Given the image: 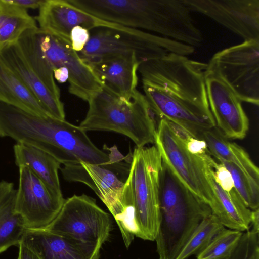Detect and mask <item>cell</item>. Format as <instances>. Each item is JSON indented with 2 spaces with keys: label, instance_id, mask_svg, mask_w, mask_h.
<instances>
[{
  "label": "cell",
  "instance_id": "6da1fadb",
  "mask_svg": "<svg viewBox=\"0 0 259 259\" xmlns=\"http://www.w3.org/2000/svg\"><path fill=\"white\" fill-rule=\"evenodd\" d=\"M207 63L169 53L140 63L138 72L149 105L158 120L164 119L191 136L215 126L206 92Z\"/></svg>",
  "mask_w": 259,
  "mask_h": 259
},
{
  "label": "cell",
  "instance_id": "7a4b0ae2",
  "mask_svg": "<svg viewBox=\"0 0 259 259\" xmlns=\"http://www.w3.org/2000/svg\"><path fill=\"white\" fill-rule=\"evenodd\" d=\"M0 137L39 149L63 165L111 163L110 154L98 148L79 126L51 116L32 114L8 104L0 109Z\"/></svg>",
  "mask_w": 259,
  "mask_h": 259
},
{
  "label": "cell",
  "instance_id": "3957f363",
  "mask_svg": "<svg viewBox=\"0 0 259 259\" xmlns=\"http://www.w3.org/2000/svg\"><path fill=\"white\" fill-rule=\"evenodd\" d=\"M160 222L155 241L159 259H176L199 224L212 214L162 161L160 181Z\"/></svg>",
  "mask_w": 259,
  "mask_h": 259
},
{
  "label": "cell",
  "instance_id": "277c9868",
  "mask_svg": "<svg viewBox=\"0 0 259 259\" xmlns=\"http://www.w3.org/2000/svg\"><path fill=\"white\" fill-rule=\"evenodd\" d=\"M88 102L87 113L79 125L85 132L121 134L132 140L137 148L155 144L158 119L145 95L137 89L128 100L103 87Z\"/></svg>",
  "mask_w": 259,
  "mask_h": 259
},
{
  "label": "cell",
  "instance_id": "5b68a950",
  "mask_svg": "<svg viewBox=\"0 0 259 259\" xmlns=\"http://www.w3.org/2000/svg\"><path fill=\"white\" fill-rule=\"evenodd\" d=\"M89 31L88 42L78 52L87 64L129 55H135L141 63L169 53L187 56L195 51V48L183 43L106 21Z\"/></svg>",
  "mask_w": 259,
  "mask_h": 259
},
{
  "label": "cell",
  "instance_id": "8992f818",
  "mask_svg": "<svg viewBox=\"0 0 259 259\" xmlns=\"http://www.w3.org/2000/svg\"><path fill=\"white\" fill-rule=\"evenodd\" d=\"M161 155L154 145L136 147L125 181L132 198L136 236L155 241L160 222Z\"/></svg>",
  "mask_w": 259,
  "mask_h": 259
},
{
  "label": "cell",
  "instance_id": "52a82bcc",
  "mask_svg": "<svg viewBox=\"0 0 259 259\" xmlns=\"http://www.w3.org/2000/svg\"><path fill=\"white\" fill-rule=\"evenodd\" d=\"M38 28L24 33L0 51L4 63L23 82L51 116L65 120L64 104L53 71L39 48Z\"/></svg>",
  "mask_w": 259,
  "mask_h": 259
},
{
  "label": "cell",
  "instance_id": "ba28073f",
  "mask_svg": "<svg viewBox=\"0 0 259 259\" xmlns=\"http://www.w3.org/2000/svg\"><path fill=\"white\" fill-rule=\"evenodd\" d=\"M184 132L160 119L154 145L172 172L211 209L215 201L212 174L218 163L210 154L200 155L191 152L186 145Z\"/></svg>",
  "mask_w": 259,
  "mask_h": 259
},
{
  "label": "cell",
  "instance_id": "9c48e42d",
  "mask_svg": "<svg viewBox=\"0 0 259 259\" xmlns=\"http://www.w3.org/2000/svg\"><path fill=\"white\" fill-rule=\"evenodd\" d=\"M111 227L110 214L95 199L82 194L65 199L56 218L44 230L102 245L108 240Z\"/></svg>",
  "mask_w": 259,
  "mask_h": 259
},
{
  "label": "cell",
  "instance_id": "30bf717a",
  "mask_svg": "<svg viewBox=\"0 0 259 259\" xmlns=\"http://www.w3.org/2000/svg\"><path fill=\"white\" fill-rule=\"evenodd\" d=\"M242 102L259 104V40H244L215 53L210 60Z\"/></svg>",
  "mask_w": 259,
  "mask_h": 259
},
{
  "label": "cell",
  "instance_id": "8fae6325",
  "mask_svg": "<svg viewBox=\"0 0 259 259\" xmlns=\"http://www.w3.org/2000/svg\"><path fill=\"white\" fill-rule=\"evenodd\" d=\"M18 167L15 212L21 218L26 230H44L56 218L65 199L54 195L28 167Z\"/></svg>",
  "mask_w": 259,
  "mask_h": 259
},
{
  "label": "cell",
  "instance_id": "7c38bea8",
  "mask_svg": "<svg viewBox=\"0 0 259 259\" xmlns=\"http://www.w3.org/2000/svg\"><path fill=\"white\" fill-rule=\"evenodd\" d=\"M38 44L41 52L53 71L66 67L69 72V92L88 101L103 85L90 66L72 48L71 42L37 30Z\"/></svg>",
  "mask_w": 259,
  "mask_h": 259
},
{
  "label": "cell",
  "instance_id": "4fadbf2b",
  "mask_svg": "<svg viewBox=\"0 0 259 259\" xmlns=\"http://www.w3.org/2000/svg\"><path fill=\"white\" fill-rule=\"evenodd\" d=\"M205 80L209 106L217 128L228 139H244L249 123L242 102L210 61L207 63Z\"/></svg>",
  "mask_w": 259,
  "mask_h": 259
},
{
  "label": "cell",
  "instance_id": "5bb4252c",
  "mask_svg": "<svg viewBox=\"0 0 259 259\" xmlns=\"http://www.w3.org/2000/svg\"><path fill=\"white\" fill-rule=\"evenodd\" d=\"M191 11L203 14L244 40H259V0H184Z\"/></svg>",
  "mask_w": 259,
  "mask_h": 259
},
{
  "label": "cell",
  "instance_id": "9a60e30c",
  "mask_svg": "<svg viewBox=\"0 0 259 259\" xmlns=\"http://www.w3.org/2000/svg\"><path fill=\"white\" fill-rule=\"evenodd\" d=\"M115 164L106 165L80 162L63 165L60 170L67 181L82 183L89 186L108 208L116 223L122 212V196L124 182L112 168Z\"/></svg>",
  "mask_w": 259,
  "mask_h": 259
},
{
  "label": "cell",
  "instance_id": "2e32d148",
  "mask_svg": "<svg viewBox=\"0 0 259 259\" xmlns=\"http://www.w3.org/2000/svg\"><path fill=\"white\" fill-rule=\"evenodd\" d=\"M21 241L40 259H99L102 246L46 230H25Z\"/></svg>",
  "mask_w": 259,
  "mask_h": 259
},
{
  "label": "cell",
  "instance_id": "e0dca14e",
  "mask_svg": "<svg viewBox=\"0 0 259 259\" xmlns=\"http://www.w3.org/2000/svg\"><path fill=\"white\" fill-rule=\"evenodd\" d=\"M38 9L35 19L39 29L69 42L70 32L74 27L80 26L90 30L104 22L77 8L68 0H44Z\"/></svg>",
  "mask_w": 259,
  "mask_h": 259
},
{
  "label": "cell",
  "instance_id": "ac0fdd59",
  "mask_svg": "<svg viewBox=\"0 0 259 259\" xmlns=\"http://www.w3.org/2000/svg\"><path fill=\"white\" fill-rule=\"evenodd\" d=\"M140 62L135 55L109 58L88 64L103 87L125 99H132L137 90Z\"/></svg>",
  "mask_w": 259,
  "mask_h": 259
},
{
  "label": "cell",
  "instance_id": "d6986e66",
  "mask_svg": "<svg viewBox=\"0 0 259 259\" xmlns=\"http://www.w3.org/2000/svg\"><path fill=\"white\" fill-rule=\"evenodd\" d=\"M13 150L17 166L28 167L54 195L63 198L58 175L60 162L48 153L25 144L17 143Z\"/></svg>",
  "mask_w": 259,
  "mask_h": 259
},
{
  "label": "cell",
  "instance_id": "ffe728a7",
  "mask_svg": "<svg viewBox=\"0 0 259 259\" xmlns=\"http://www.w3.org/2000/svg\"><path fill=\"white\" fill-rule=\"evenodd\" d=\"M212 180L215 196L212 214L228 229L243 232L249 230L251 210L245 205L235 187L225 191L214 181L212 174Z\"/></svg>",
  "mask_w": 259,
  "mask_h": 259
},
{
  "label": "cell",
  "instance_id": "44dd1931",
  "mask_svg": "<svg viewBox=\"0 0 259 259\" xmlns=\"http://www.w3.org/2000/svg\"><path fill=\"white\" fill-rule=\"evenodd\" d=\"M16 192L13 183L0 182V253L12 246H18L26 230L15 212Z\"/></svg>",
  "mask_w": 259,
  "mask_h": 259
},
{
  "label": "cell",
  "instance_id": "7402d4cb",
  "mask_svg": "<svg viewBox=\"0 0 259 259\" xmlns=\"http://www.w3.org/2000/svg\"><path fill=\"white\" fill-rule=\"evenodd\" d=\"M0 102L32 114L50 116L32 93L1 57Z\"/></svg>",
  "mask_w": 259,
  "mask_h": 259
},
{
  "label": "cell",
  "instance_id": "603a6c76",
  "mask_svg": "<svg viewBox=\"0 0 259 259\" xmlns=\"http://www.w3.org/2000/svg\"><path fill=\"white\" fill-rule=\"evenodd\" d=\"M212 156L219 161L234 164L243 172L259 181V170L248 154L240 146L226 138L216 126L202 136Z\"/></svg>",
  "mask_w": 259,
  "mask_h": 259
},
{
  "label": "cell",
  "instance_id": "cb8c5ba5",
  "mask_svg": "<svg viewBox=\"0 0 259 259\" xmlns=\"http://www.w3.org/2000/svg\"><path fill=\"white\" fill-rule=\"evenodd\" d=\"M38 28L27 10L0 0V51L15 43L26 32Z\"/></svg>",
  "mask_w": 259,
  "mask_h": 259
},
{
  "label": "cell",
  "instance_id": "d4e9b609",
  "mask_svg": "<svg viewBox=\"0 0 259 259\" xmlns=\"http://www.w3.org/2000/svg\"><path fill=\"white\" fill-rule=\"evenodd\" d=\"M224 227L213 214L207 217L193 231L176 259H187L192 255H197Z\"/></svg>",
  "mask_w": 259,
  "mask_h": 259
},
{
  "label": "cell",
  "instance_id": "484cf974",
  "mask_svg": "<svg viewBox=\"0 0 259 259\" xmlns=\"http://www.w3.org/2000/svg\"><path fill=\"white\" fill-rule=\"evenodd\" d=\"M242 234L243 232L224 227L196 255L197 259H228L236 249Z\"/></svg>",
  "mask_w": 259,
  "mask_h": 259
},
{
  "label": "cell",
  "instance_id": "4316f807",
  "mask_svg": "<svg viewBox=\"0 0 259 259\" xmlns=\"http://www.w3.org/2000/svg\"><path fill=\"white\" fill-rule=\"evenodd\" d=\"M230 172L234 187L251 210L259 208V181L247 175L231 163L220 161Z\"/></svg>",
  "mask_w": 259,
  "mask_h": 259
},
{
  "label": "cell",
  "instance_id": "83f0119b",
  "mask_svg": "<svg viewBox=\"0 0 259 259\" xmlns=\"http://www.w3.org/2000/svg\"><path fill=\"white\" fill-rule=\"evenodd\" d=\"M89 30L80 26L74 27L70 34L72 49L76 52L81 51L90 39Z\"/></svg>",
  "mask_w": 259,
  "mask_h": 259
},
{
  "label": "cell",
  "instance_id": "f1b7e54d",
  "mask_svg": "<svg viewBox=\"0 0 259 259\" xmlns=\"http://www.w3.org/2000/svg\"><path fill=\"white\" fill-rule=\"evenodd\" d=\"M214 181L225 191H229L234 188L231 175L226 167L218 163L212 172Z\"/></svg>",
  "mask_w": 259,
  "mask_h": 259
},
{
  "label": "cell",
  "instance_id": "f546056e",
  "mask_svg": "<svg viewBox=\"0 0 259 259\" xmlns=\"http://www.w3.org/2000/svg\"><path fill=\"white\" fill-rule=\"evenodd\" d=\"M8 3L27 10L28 9H39L44 0H7Z\"/></svg>",
  "mask_w": 259,
  "mask_h": 259
},
{
  "label": "cell",
  "instance_id": "4dcf8cb0",
  "mask_svg": "<svg viewBox=\"0 0 259 259\" xmlns=\"http://www.w3.org/2000/svg\"><path fill=\"white\" fill-rule=\"evenodd\" d=\"M18 247L19 248L18 259H40L22 241H21Z\"/></svg>",
  "mask_w": 259,
  "mask_h": 259
},
{
  "label": "cell",
  "instance_id": "1f68e13d",
  "mask_svg": "<svg viewBox=\"0 0 259 259\" xmlns=\"http://www.w3.org/2000/svg\"><path fill=\"white\" fill-rule=\"evenodd\" d=\"M55 80L59 83H64L68 80L69 72L66 67H60L53 70Z\"/></svg>",
  "mask_w": 259,
  "mask_h": 259
},
{
  "label": "cell",
  "instance_id": "d6a6232c",
  "mask_svg": "<svg viewBox=\"0 0 259 259\" xmlns=\"http://www.w3.org/2000/svg\"><path fill=\"white\" fill-rule=\"evenodd\" d=\"M250 228L256 232H259V208L251 210Z\"/></svg>",
  "mask_w": 259,
  "mask_h": 259
},
{
  "label": "cell",
  "instance_id": "836d02e7",
  "mask_svg": "<svg viewBox=\"0 0 259 259\" xmlns=\"http://www.w3.org/2000/svg\"><path fill=\"white\" fill-rule=\"evenodd\" d=\"M18 259V258H17Z\"/></svg>",
  "mask_w": 259,
  "mask_h": 259
}]
</instances>
